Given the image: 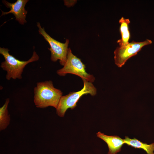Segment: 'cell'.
Here are the masks:
<instances>
[{
    "mask_svg": "<svg viewBox=\"0 0 154 154\" xmlns=\"http://www.w3.org/2000/svg\"><path fill=\"white\" fill-rule=\"evenodd\" d=\"M34 102L36 106L44 108L49 106L56 108L62 92L54 87L50 80L39 82L34 89Z\"/></svg>",
    "mask_w": 154,
    "mask_h": 154,
    "instance_id": "6da1fadb",
    "label": "cell"
},
{
    "mask_svg": "<svg viewBox=\"0 0 154 154\" xmlns=\"http://www.w3.org/2000/svg\"><path fill=\"white\" fill-rule=\"evenodd\" d=\"M33 48L34 50L32 56L27 61L19 60L9 53L10 50L8 48H0V54L5 59V61L1 63L0 67L7 72L6 75L7 80L21 79L22 73L26 65L38 60L39 56L35 50L34 46Z\"/></svg>",
    "mask_w": 154,
    "mask_h": 154,
    "instance_id": "7a4b0ae2",
    "label": "cell"
},
{
    "mask_svg": "<svg viewBox=\"0 0 154 154\" xmlns=\"http://www.w3.org/2000/svg\"><path fill=\"white\" fill-rule=\"evenodd\" d=\"M84 86L82 89L77 92H70L68 95L61 98L56 109V113L60 117L64 116L67 110L69 108L73 109L77 106L76 104L80 98L84 94H90L95 95L97 90L92 82L83 80Z\"/></svg>",
    "mask_w": 154,
    "mask_h": 154,
    "instance_id": "3957f363",
    "label": "cell"
},
{
    "mask_svg": "<svg viewBox=\"0 0 154 154\" xmlns=\"http://www.w3.org/2000/svg\"><path fill=\"white\" fill-rule=\"evenodd\" d=\"M85 68V65L81 60L74 55L69 48L66 63L62 68L57 71L56 73L60 76H64L67 74H74L81 77L82 80L93 82L95 78L93 75L86 72Z\"/></svg>",
    "mask_w": 154,
    "mask_h": 154,
    "instance_id": "277c9868",
    "label": "cell"
},
{
    "mask_svg": "<svg viewBox=\"0 0 154 154\" xmlns=\"http://www.w3.org/2000/svg\"><path fill=\"white\" fill-rule=\"evenodd\" d=\"M38 32L49 44L50 48L49 50L51 53L50 59L53 62L59 60L60 64L64 66L66 62L68 52L69 40L66 39L64 43H62L50 37L45 31L44 27L42 28L39 22L37 23Z\"/></svg>",
    "mask_w": 154,
    "mask_h": 154,
    "instance_id": "5b68a950",
    "label": "cell"
},
{
    "mask_svg": "<svg viewBox=\"0 0 154 154\" xmlns=\"http://www.w3.org/2000/svg\"><path fill=\"white\" fill-rule=\"evenodd\" d=\"M152 42L148 39L140 42L133 41L125 46L117 47L114 52L115 64L119 67H121L129 58L137 54L143 46Z\"/></svg>",
    "mask_w": 154,
    "mask_h": 154,
    "instance_id": "8992f818",
    "label": "cell"
},
{
    "mask_svg": "<svg viewBox=\"0 0 154 154\" xmlns=\"http://www.w3.org/2000/svg\"><path fill=\"white\" fill-rule=\"evenodd\" d=\"M29 1L28 0H17L14 3H11L6 0H3V3L10 10L7 12L1 10L2 13L1 16L12 13L15 16L16 21L20 24L24 25L27 22L25 19L27 13V11L25 9V6Z\"/></svg>",
    "mask_w": 154,
    "mask_h": 154,
    "instance_id": "52a82bcc",
    "label": "cell"
},
{
    "mask_svg": "<svg viewBox=\"0 0 154 154\" xmlns=\"http://www.w3.org/2000/svg\"><path fill=\"white\" fill-rule=\"evenodd\" d=\"M96 134L97 137L107 144L109 149L108 154H116L121 151L122 147L125 144L124 139L119 136L108 135L100 131L98 132Z\"/></svg>",
    "mask_w": 154,
    "mask_h": 154,
    "instance_id": "ba28073f",
    "label": "cell"
},
{
    "mask_svg": "<svg viewBox=\"0 0 154 154\" xmlns=\"http://www.w3.org/2000/svg\"><path fill=\"white\" fill-rule=\"evenodd\" d=\"M125 144L135 148L141 149L144 150L147 154H154V143L150 144L143 143L135 138L131 139L125 136Z\"/></svg>",
    "mask_w": 154,
    "mask_h": 154,
    "instance_id": "9c48e42d",
    "label": "cell"
},
{
    "mask_svg": "<svg viewBox=\"0 0 154 154\" xmlns=\"http://www.w3.org/2000/svg\"><path fill=\"white\" fill-rule=\"evenodd\" d=\"M120 24V31L121 38L117 41L119 45L122 46L127 45L129 43V40L130 38V33L128 29V25L130 21L128 19H125L122 17L119 20Z\"/></svg>",
    "mask_w": 154,
    "mask_h": 154,
    "instance_id": "30bf717a",
    "label": "cell"
},
{
    "mask_svg": "<svg viewBox=\"0 0 154 154\" xmlns=\"http://www.w3.org/2000/svg\"><path fill=\"white\" fill-rule=\"evenodd\" d=\"M10 101L7 98L4 104L0 108V130H5L9 125L10 121L8 106Z\"/></svg>",
    "mask_w": 154,
    "mask_h": 154,
    "instance_id": "8fae6325",
    "label": "cell"
}]
</instances>
